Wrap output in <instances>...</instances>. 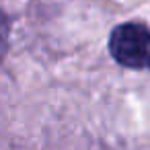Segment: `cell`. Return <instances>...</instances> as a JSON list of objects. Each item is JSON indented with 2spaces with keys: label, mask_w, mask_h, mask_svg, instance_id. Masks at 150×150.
<instances>
[{
  "label": "cell",
  "mask_w": 150,
  "mask_h": 150,
  "mask_svg": "<svg viewBox=\"0 0 150 150\" xmlns=\"http://www.w3.org/2000/svg\"><path fill=\"white\" fill-rule=\"evenodd\" d=\"M109 50L115 62L134 70H150V31L138 23H125L113 29Z\"/></svg>",
  "instance_id": "cell-1"
},
{
  "label": "cell",
  "mask_w": 150,
  "mask_h": 150,
  "mask_svg": "<svg viewBox=\"0 0 150 150\" xmlns=\"http://www.w3.org/2000/svg\"><path fill=\"white\" fill-rule=\"evenodd\" d=\"M6 43H8V19L0 11V58L6 52Z\"/></svg>",
  "instance_id": "cell-2"
}]
</instances>
